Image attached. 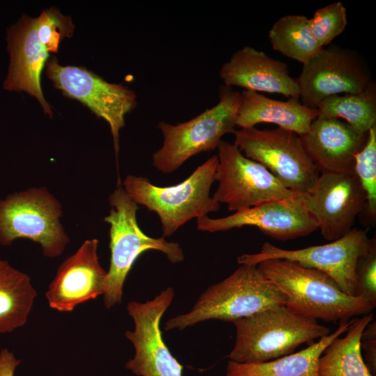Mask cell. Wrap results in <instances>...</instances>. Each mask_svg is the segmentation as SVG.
Segmentation results:
<instances>
[{
    "label": "cell",
    "instance_id": "603a6c76",
    "mask_svg": "<svg viewBox=\"0 0 376 376\" xmlns=\"http://www.w3.org/2000/svg\"><path fill=\"white\" fill-rule=\"evenodd\" d=\"M36 295L26 274L0 260V333L26 324Z\"/></svg>",
    "mask_w": 376,
    "mask_h": 376
},
{
    "label": "cell",
    "instance_id": "f1b7e54d",
    "mask_svg": "<svg viewBox=\"0 0 376 376\" xmlns=\"http://www.w3.org/2000/svg\"><path fill=\"white\" fill-rule=\"evenodd\" d=\"M360 346L365 351V363L373 376H376V323L371 321L363 330Z\"/></svg>",
    "mask_w": 376,
    "mask_h": 376
},
{
    "label": "cell",
    "instance_id": "f546056e",
    "mask_svg": "<svg viewBox=\"0 0 376 376\" xmlns=\"http://www.w3.org/2000/svg\"><path fill=\"white\" fill-rule=\"evenodd\" d=\"M20 363L7 349L0 351V376H13L16 367Z\"/></svg>",
    "mask_w": 376,
    "mask_h": 376
},
{
    "label": "cell",
    "instance_id": "4fadbf2b",
    "mask_svg": "<svg viewBox=\"0 0 376 376\" xmlns=\"http://www.w3.org/2000/svg\"><path fill=\"white\" fill-rule=\"evenodd\" d=\"M296 81L300 102L311 108L333 95L359 93L373 81L357 54L337 45L324 47L303 65Z\"/></svg>",
    "mask_w": 376,
    "mask_h": 376
},
{
    "label": "cell",
    "instance_id": "484cf974",
    "mask_svg": "<svg viewBox=\"0 0 376 376\" xmlns=\"http://www.w3.org/2000/svg\"><path fill=\"white\" fill-rule=\"evenodd\" d=\"M354 171L366 195L364 210L373 222L376 219V125L367 133L362 148L354 157Z\"/></svg>",
    "mask_w": 376,
    "mask_h": 376
},
{
    "label": "cell",
    "instance_id": "277c9868",
    "mask_svg": "<svg viewBox=\"0 0 376 376\" xmlns=\"http://www.w3.org/2000/svg\"><path fill=\"white\" fill-rule=\"evenodd\" d=\"M233 323L236 338L228 358L242 363L278 359L292 353L304 343L311 344L330 334L327 327L285 305L265 309Z\"/></svg>",
    "mask_w": 376,
    "mask_h": 376
},
{
    "label": "cell",
    "instance_id": "9a60e30c",
    "mask_svg": "<svg viewBox=\"0 0 376 376\" xmlns=\"http://www.w3.org/2000/svg\"><path fill=\"white\" fill-rule=\"evenodd\" d=\"M304 203L322 237L334 241L353 228L364 210L366 195L355 174L322 172L304 194Z\"/></svg>",
    "mask_w": 376,
    "mask_h": 376
},
{
    "label": "cell",
    "instance_id": "5bb4252c",
    "mask_svg": "<svg viewBox=\"0 0 376 376\" xmlns=\"http://www.w3.org/2000/svg\"><path fill=\"white\" fill-rule=\"evenodd\" d=\"M174 297L172 288L162 290L144 303L132 301L127 311L134 322V329L125 337L135 349V355L125 368L138 376H182L183 366L164 343L160 329L162 315Z\"/></svg>",
    "mask_w": 376,
    "mask_h": 376
},
{
    "label": "cell",
    "instance_id": "cb8c5ba5",
    "mask_svg": "<svg viewBox=\"0 0 376 376\" xmlns=\"http://www.w3.org/2000/svg\"><path fill=\"white\" fill-rule=\"evenodd\" d=\"M273 49L306 64L324 47L317 42L311 29L309 18L302 15H287L280 17L269 31Z\"/></svg>",
    "mask_w": 376,
    "mask_h": 376
},
{
    "label": "cell",
    "instance_id": "52a82bcc",
    "mask_svg": "<svg viewBox=\"0 0 376 376\" xmlns=\"http://www.w3.org/2000/svg\"><path fill=\"white\" fill-rule=\"evenodd\" d=\"M219 97L215 106L188 121L178 125L159 123L164 141L152 155V164L158 171H175L190 157L217 148L221 137L234 132L241 93L222 85Z\"/></svg>",
    "mask_w": 376,
    "mask_h": 376
},
{
    "label": "cell",
    "instance_id": "ba28073f",
    "mask_svg": "<svg viewBox=\"0 0 376 376\" xmlns=\"http://www.w3.org/2000/svg\"><path fill=\"white\" fill-rule=\"evenodd\" d=\"M62 214L61 203L45 187L10 194L0 199V244L28 239L38 243L46 257H57L70 242Z\"/></svg>",
    "mask_w": 376,
    "mask_h": 376
},
{
    "label": "cell",
    "instance_id": "e0dca14e",
    "mask_svg": "<svg viewBox=\"0 0 376 376\" xmlns=\"http://www.w3.org/2000/svg\"><path fill=\"white\" fill-rule=\"evenodd\" d=\"M98 240H85L75 253L59 266L45 293L49 307L70 312L77 305L105 291L107 271L100 265Z\"/></svg>",
    "mask_w": 376,
    "mask_h": 376
},
{
    "label": "cell",
    "instance_id": "30bf717a",
    "mask_svg": "<svg viewBox=\"0 0 376 376\" xmlns=\"http://www.w3.org/2000/svg\"><path fill=\"white\" fill-rule=\"evenodd\" d=\"M212 198L230 211H241L260 203L295 197L299 194L285 188L261 164L246 157L234 144L221 140L217 147Z\"/></svg>",
    "mask_w": 376,
    "mask_h": 376
},
{
    "label": "cell",
    "instance_id": "44dd1931",
    "mask_svg": "<svg viewBox=\"0 0 376 376\" xmlns=\"http://www.w3.org/2000/svg\"><path fill=\"white\" fill-rule=\"evenodd\" d=\"M352 320V319H351ZM351 320L340 322L333 333L297 352L258 363L228 361L225 376H318V361L325 348L345 333Z\"/></svg>",
    "mask_w": 376,
    "mask_h": 376
},
{
    "label": "cell",
    "instance_id": "7c38bea8",
    "mask_svg": "<svg viewBox=\"0 0 376 376\" xmlns=\"http://www.w3.org/2000/svg\"><path fill=\"white\" fill-rule=\"evenodd\" d=\"M370 238L367 230L353 228L340 238L322 245L289 250L265 242L259 252L238 257L240 265H254L269 259H285L329 276L346 294L355 296V268Z\"/></svg>",
    "mask_w": 376,
    "mask_h": 376
},
{
    "label": "cell",
    "instance_id": "ac0fdd59",
    "mask_svg": "<svg viewBox=\"0 0 376 376\" xmlns=\"http://www.w3.org/2000/svg\"><path fill=\"white\" fill-rule=\"evenodd\" d=\"M367 133L340 119L318 116L300 138L320 173L354 174V157L365 144Z\"/></svg>",
    "mask_w": 376,
    "mask_h": 376
},
{
    "label": "cell",
    "instance_id": "5b68a950",
    "mask_svg": "<svg viewBox=\"0 0 376 376\" xmlns=\"http://www.w3.org/2000/svg\"><path fill=\"white\" fill-rule=\"evenodd\" d=\"M218 161L217 155H213L175 185L159 187L134 175H127L122 185L137 205L158 215L164 236H170L191 219L219 210L220 203L210 196Z\"/></svg>",
    "mask_w": 376,
    "mask_h": 376
},
{
    "label": "cell",
    "instance_id": "4316f807",
    "mask_svg": "<svg viewBox=\"0 0 376 376\" xmlns=\"http://www.w3.org/2000/svg\"><path fill=\"white\" fill-rule=\"evenodd\" d=\"M309 23L317 42L325 47L346 28V8L340 1L333 2L318 9Z\"/></svg>",
    "mask_w": 376,
    "mask_h": 376
},
{
    "label": "cell",
    "instance_id": "2e32d148",
    "mask_svg": "<svg viewBox=\"0 0 376 376\" xmlns=\"http://www.w3.org/2000/svg\"><path fill=\"white\" fill-rule=\"evenodd\" d=\"M242 226H254L263 233L278 240H288L308 235L318 229L304 203V194L288 199L270 201L231 215L212 219H197V228L214 233Z\"/></svg>",
    "mask_w": 376,
    "mask_h": 376
},
{
    "label": "cell",
    "instance_id": "ffe728a7",
    "mask_svg": "<svg viewBox=\"0 0 376 376\" xmlns=\"http://www.w3.org/2000/svg\"><path fill=\"white\" fill-rule=\"evenodd\" d=\"M318 114L316 108L306 107L299 100H276L256 91L244 90L241 93L236 126L248 128L269 123L300 136L308 132Z\"/></svg>",
    "mask_w": 376,
    "mask_h": 376
},
{
    "label": "cell",
    "instance_id": "6da1fadb",
    "mask_svg": "<svg viewBox=\"0 0 376 376\" xmlns=\"http://www.w3.org/2000/svg\"><path fill=\"white\" fill-rule=\"evenodd\" d=\"M257 266L285 295V306L305 317L340 322L375 308L363 298L345 293L334 279L317 269L285 259L266 260Z\"/></svg>",
    "mask_w": 376,
    "mask_h": 376
},
{
    "label": "cell",
    "instance_id": "d4e9b609",
    "mask_svg": "<svg viewBox=\"0 0 376 376\" xmlns=\"http://www.w3.org/2000/svg\"><path fill=\"white\" fill-rule=\"evenodd\" d=\"M318 116L345 120L354 129L367 133L376 125V85L372 81L357 94L333 95L316 107Z\"/></svg>",
    "mask_w": 376,
    "mask_h": 376
},
{
    "label": "cell",
    "instance_id": "9c48e42d",
    "mask_svg": "<svg viewBox=\"0 0 376 376\" xmlns=\"http://www.w3.org/2000/svg\"><path fill=\"white\" fill-rule=\"evenodd\" d=\"M233 134V144L242 153L261 164L288 189L306 194L315 186L320 172L297 134L281 127H255L235 130Z\"/></svg>",
    "mask_w": 376,
    "mask_h": 376
},
{
    "label": "cell",
    "instance_id": "d6986e66",
    "mask_svg": "<svg viewBox=\"0 0 376 376\" xmlns=\"http://www.w3.org/2000/svg\"><path fill=\"white\" fill-rule=\"evenodd\" d=\"M220 77L226 86H239L246 91L277 93L299 100L298 84L287 65L263 51L244 46L224 63Z\"/></svg>",
    "mask_w": 376,
    "mask_h": 376
},
{
    "label": "cell",
    "instance_id": "7402d4cb",
    "mask_svg": "<svg viewBox=\"0 0 376 376\" xmlns=\"http://www.w3.org/2000/svg\"><path fill=\"white\" fill-rule=\"evenodd\" d=\"M373 320V313L351 320L346 334L335 338L320 356L318 376H373L360 346L361 334Z\"/></svg>",
    "mask_w": 376,
    "mask_h": 376
},
{
    "label": "cell",
    "instance_id": "8fae6325",
    "mask_svg": "<svg viewBox=\"0 0 376 376\" xmlns=\"http://www.w3.org/2000/svg\"><path fill=\"white\" fill-rule=\"evenodd\" d=\"M46 72L63 95L79 100L107 121L117 157L119 132L125 126V116L137 106L134 91L122 84L109 83L84 67L61 65L55 56L47 60Z\"/></svg>",
    "mask_w": 376,
    "mask_h": 376
},
{
    "label": "cell",
    "instance_id": "7a4b0ae2",
    "mask_svg": "<svg viewBox=\"0 0 376 376\" xmlns=\"http://www.w3.org/2000/svg\"><path fill=\"white\" fill-rule=\"evenodd\" d=\"M74 29L71 17L55 7L45 9L36 18L24 14L7 30L10 61L3 88L28 93L52 117V107L42 93L40 75L49 53H57L61 40L70 38Z\"/></svg>",
    "mask_w": 376,
    "mask_h": 376
},
{
    "label": "cell",
    "instance_id": "8992f818",
    "mask_svg": "<svg viewBox=\"0 0 376 376\" xmlns=\"http://www.w3.org/2000/svg\"><path fill=\"white\" fill-rule=\"evenodd\" d=\"M109 201L111 210L104 221L110 226L111 259L103 295L107 308L122 301L125 281L142 253L148 250L159 251L173 263L184 260L179 244L168 242L164 237L148 236L141 230L136 220L138 205L128 196L122 185H118Z\"/></svg>",
    "mask_w": 376,
    "mask_h": 376
},
{
    "label": "cell",
    "instance_id": "83f0119b",
    "mask_svg": "<svg viewBox=\"0 0 376 376\" xmlns=\"http://www.w3.org/2000/svg\"><path fill=\"white\" fill-rule=\"evenodd\" d=\"M355 296L376 306V240L368 244L357 263L355 268Z\"/></svg>",
    "mask_w": 376,
    "mask_h": 376
},
{
    "label": "cell",
    "instance_id": "3957f363",
    "mask_svg": "<svg viewBox=\"0 0 376 376\" xmlns=\"http://www.w3.org/2000/svg\"><path fill=\"white\" fill-rule=\"evenodd\" d=\"M285 303V295L257 265L242 264L229 276L208 287L189 312L169 319L164 328L182 330L209 320L233 322Z\"/></svg>",
    "mask_w": 376,
    "mask_h": 376
}]
</instances>
